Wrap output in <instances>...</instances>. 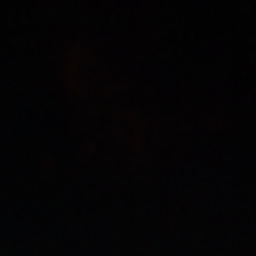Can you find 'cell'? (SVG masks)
Masks as SVG:
<instances>
[]
</instances>
